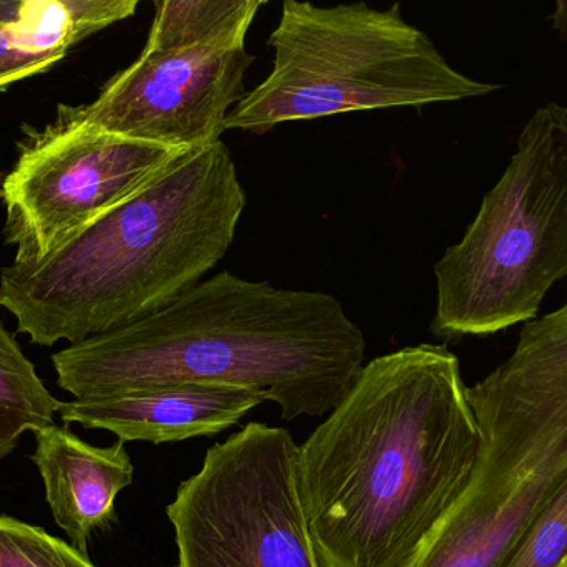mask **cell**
<instances>
[{
    "label": "cell",
    "mask_w": 567,
    "mask_h": 567,
    "mask_svg": "<svg viewBox=\"0 0 567 567\" xmlns=\"http://www.w3.org/2000/svg\"><path fill=\"white\" fill-rule=\"evenodd\" d=\"M439 336H488L535 319L567 276V109L536 110L458 245L435 265Z\"/></svg>",
    "instance_id": "cell-6"
},
{
    "label": "cell",
    "mask_w": 567,
    "mask_h": 567,
    "mask_svg": "<svg viewBox=\"0 0 567 567\" xmlns=\"http://www.w3.org/2000/svg\"><path fill=\"white\" fill-rule=\"evenodd\" d=\"M185 152L103 132L56 113L42 132L27 128L3 178V238L13 262H33L125 202Z\"/></svg>",
    "instance_id": "cell-8"
},
{
    "label": "cell",
    "mask_w": 567,
    "mask_h": 567,
    "mask_svg": "<svg viewBox=\"0 0 567 567\" xmlns=\"http://www.w3.org/2000/svg\"><path fill=\"white\" fill-rule=\"evenodd\" d=\"M482 435L446 347L363 365L297 450V482L326 567H410L472 478Z\"/></svg>",
    "instance_id": "cell-1"
},
{
    "label": "cell",
    "mask_w": 567,
    "mask_h": 567,
    "mask_svg": "<svg viewBox=\"0 0 567 567\" xmlns=\"http://www.w3.org/2000/svg\"><path fill=\"white\" fill-rule=\"evenodd\" d=\"M0 567H95L85 553L45 529L0 516Z\"/></svg>",
    "instance_id": "cell-16"
},
{
    "label": "cell",
    "mask_w": 567,
    "mask_h": 567,
    "mask_svg": "<svg viewBox=\"0 0 567 567\" xmlns=\"http://www.w3.org/2000/svg\"><path fill=\"white\" fill-rule=\"evenodd\" d=\"M252 60L246 45L143 50L92 103L59 105L56 113L179 152L203 148L221 140L229 112L245 99Z\"/></svg>",
    "instance_id": "cell-9"
},
{
    "label": "cell",
    "mask_w": 567,
    "mask_h": 567,
    "mask_svg": "<svg viewBox=\"0 0 567 567\" xmlns=\"http://www.w3.org/2000/svg\"><path fill=\"white\" fill-rule=\"evenodd\" d=\"M482 445L472 478L410 567H499L567 473V303L526 323L468 389Z\"/></svg>",
    "instance_id": "cell-4"
},
{
    "label": "cell",
    "mask_w": 567,
    "mask_h": 567,
    "mask_svg": "<svg viewBox=\"0 0 567 567\" xmlns=\"http://www.w3.org/2000/svg\"><path fill=\"white\" fill-rule=\"evenodd\" d=\"M30 0H0V20H12L19 17Z\"/></svg>",
    "instance_id": "cell-18"
},
{
    "label": "cell",
    "mask_w": 567,
    "mask_h": 567,
    "mask_svg": "<svg viewBox=\"0 0 567 567\" xmlns=\"http://www.w3.org/2000/svg\"><path fill=\"white\" fill-rule=\"evenodd\" d=\"M256 12L249 0H155V19L143 50L193 43L246 45Z\"/></svg>",
    "instance_id": "cell-13"
},
{
    "label": "cell",
    "mask_w": 567,
    "mask_h": 567,
    "mask_svg": "<svg viewBox=\"0 0 567 567\" xmlns=\"http://www.w3.org/2000/svg\"><path fill=\"white\" fill-rule=\"evenodd\" d=\"M553 27H555V30H558L563 39H567V0H555Z\"/></svg>",
    "instance_id": "cell-19"
},
{
    "label": "cell",
    "mask_w": 567,
    "mask_h": 567,
    "mask_svg": "<svg viewBox=\"0 0 567 567\" xmlns=\"http://www.w3.org/2000/svg\"><path fill=\"white\" fill-rule=\"evenodd\" d=\"M75 43L59 3L30 0L16 19L0 20V90L52 69Z\"/></svg>",
    "instance_id": "cell-12"
},
{
    "label": "cell",
    "mask_w": 567,
    "mask_h": 567,
    "mask_svg": "<svg viewBox=\"0 0 567 567\" xmlns=\"http://www.w3.org/2000/svg\"><path fill=\"white\" fill-rule=\"evenodd\" d=\"M365 350L337 297L221 271L158 312L70 343L52 363L73 399L212 383L255 390L290 422L332 412Z\"/></svg>",
    "instance_id": "cell-2"
},
{
    "label": "cell",
    "mask_w": 567,
    "mask_h": 567,
    "mask_svg": "<svg viewBox=\"0 0 567 567\" xmlns=\"http://www.w3.org/2000/svg\"><path fill=\"white\" fill-rule=\"evenodd\" d=\"M292 435L251 422L206 452L166 508L178 567H326L310 535Z\"/></svg>",
    "instance_id": "cell-7"
},
{
    "label": "cell",
    "mask_w": 567,
    "mask_h": 567,
    "mask_svg": "<svg viewBox=\"0 0 567 567\" xmlns=\"http://www.w3.org/2000/svg\"><path fill=\"white\" fill-rule=\"evenodd\" d=\"M272 70L229 112L226 130L265 133L300 120L478 99L499 85L450 65L399 3L320 7L284 0Z\"/></svg>",
    "instance_id": "cell-5"
},
{
    "label": "cell",
    "mask_w": 567,
    "mask_h": 567,
    "mask_svg": "<svg viewBox=\"0 0 567 567\" xmlns=\"http://www.w3.org/2000/svg\"><path fill=\"white\" fill-rule=\"evenodd\" d=\"M251 2V6L255 7L256 10H259V7L265 6L268 0H249Z\"/></svg>",
    "instance_id": "cell-21"
},
{
    "label": "cell",
    "mask_w": 567,
    "mask_h": 567,
    "mask_svg": "<svg viewBox=\"0 0 567 567\" xmlns=\"http://www.w3.org/2000/svg\"><path fill=\"white\" fill-rule=\"evenodd\" d=\"M499 567H567V473Z\"/></svg>",
    "instance_id": "cell-15"
},
{
    "label": "cell",
    "mask_w": 567,
    "mask_h": 567,
    "mask_svg": "<svg viewBox=\"0 0 567 567\" xmlns=\"http://www.w3.org/2000/svg\"><path fill=\"white\" fill-rule=\"evenodd\" d=\"M60 403L0 322V462L16 450L23 433L53 425Z\"/></svg>",
    "instance_id": "cell-14"
},
{
    "label": "cell",
    "mask_w": 567,
    "mask_h": 567,
    "mask_svg": "<svg viewBox=\"0 0 567 567\" xmlns=\"http://www.w3.org/2000/svg\"><path fill=\"white\" fill-rule=\"evenodd\" d=\"M65 10L76 43L93 33L128 19L142 0H53Z\"/></svg>",
    "instance_id": "cell-17"
},
{
    "label": "cell",
    "mask_w": 567,
    "mask_h": 567,
    "mask_svg": "<svg viewBox=\"0 0 567 567\" xmlns=\"http://www.w3.org/2000/svg\"><path fill=\"white\" fill-rule=\"evenodd\" d=\"M245 208L228 146L189 150L45 258L2 268L0 307L35 346L128 326L221 262Z\"/></svg>",
    "instance_id": "cell-3"
},
{
    "label": "cell",
    "mask_w": 567,
    "mask_h": 567,
    "mask_svg": "<svg viewBox=\"0 0 567 567\" xmlns=\"http://www.w3.org/2000/svg\"><path fill=\"white\" fill-rule=\"evenodd\" d=\"M3 178H6V173L0 172V205L3 203Z\"/></svg>",
    "instance_id": "cell-20"
},
{
    "label": "cell",
    "mask_w": 567,
    "mask_h": 567,
    "mask_svg": "<svg viewBox=\"0 0 567 567\" xmlns=\"http://www.w3.org/2000/svg\"><path fill=\"white\" fill-rule=\"evenodd\" d=\"M266 402L251 389L212 383H176L115 395L60 403L65 423L112 432L122 442L159 443L225 432Z\"/></svg>",
    "instance_id": "cell-10"
},
{
    "label": "cell",
    "mask_w": 567,
    "mask_h": 567,
    "mask_svg": "<svg viewBox=\"0 0 567 567\" xmlns=\"http://www.w3.org/2000/svg\"><path fill=\"white\" fill-rule=\"evenodd\" d=\"M33 435L32 462L42 476L53 519L86 555L90 535L112 522L116 496L133 483L135 468L125 442L93 446L55 423Z\"/></svg>",
    "instance_id": "cell-11"
}]
</instances>
